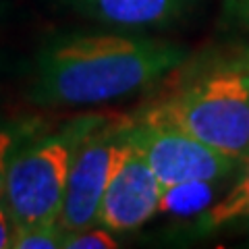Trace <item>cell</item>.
I'll list each match as a JSON object with an SVG mask.
<instances>
[{"label":"cell","mask_w":249,"mask_h":249,"mask_svg":"<svg viewBox=\"0 0 249 249\" xmlns=\"http://www.w3.org/2000/svg\"><path fill=\"white\" fill-rule=\"evenodd\" d=\"M133 121L116 116H89L77 142L60 227L69 232L85 231L98 220L104 191L121 168L131 147Z\"/></svg>","instance_id":"277c9868"},{"label":"cell","mask_w":249,"mask_h":249,"mask_svg":"<svg viewBox=\"0 0 249 249\" xmlns=\"http://www.w3.org/2000/svg\"><path fill=\"white\" fill-rule=\"evenodd\" d=\"M131 139L145 156L162 187L185 181H222L241 166V160L216 152L181 129L154 123L145 116L133 123Z\"/></svg>","instance_id":"5b68a950"},{"label":"cell","mask_w":249,"mask_h":249,"mask_svg":"<svg viewBox=\"0 0 249 249\" xmlns=\"http://www.w3.org/2000/svg\"><path fill=\"white\" fill-rule=\"evenodd\" d=\"M88 121L89 116L77 119L62 131L19 143L15 150L0 197L15 227L58 222L73 154Z\"/></svg>","instance_id":"3957f363"},{"label":"cell","mask_w":249,"mask_h":249,"mask_svg":"<svg viewBox=\"0 0 249 249\" xmlns=\"http://www.w3.org/2000/svg\"><path fill=\"white\" fill-rule=\"evenodd\" d=\"M13 232H15V224L13 218L9 214V210L0 199V249H9L11 241H13Z\"/></svg>","instance_id":"5bb4252c"},{"label":"cell","mask_w":249,"mask_h":249,"mask_svg":"<svg viewBox=\"0 0 249 249\" xmlns=\"http://www.w3.org/2000/svg\"><path fill=\"white\" fill-rule=\"evenodd\" d=\"M224 17L229 25L249 34V0H224Z\"/></svg>","instance_id":"4fadbf2b"},{"label":"cell","mask_w":249,"mask_h":249,"mask_svg":"<svg viewBox=\"0 0 249 249\" xmlns=\"http://www.w3.org/2000/svg\"><path fill=\"white\" fill-rule=\"evenodd\" d=\"M197 227L201 232H214L229 227H249V156L241 162L237 183L222 199L199 214Z\"/></svg>","instance_id":"ba28073f"},{"label":"cell","mask_w":249,"mask_h":249,"mask_svg":"<svg viewBox=\"0 0 249 249\" xmlns=\"http://www.w3.org/2000/svg\"><path fill=\"white\" fill-rule=\"evenodd\" d=\"M143 116L243 162L249 156V73L241 69L208 73Z\"/></svg>","instance_id":"7a4b0ae2"},{"label":"cell","mask_w":249,"mask_h":249,"mask_svg":"<svg viewBox=\"0 0 249 249\" xmlns=\"http://www.w3.org/2000/svg\"><path fill=\"white\" fill-rule=\"evenodd\" d=\"M77 13L123 29L164 27L185 17L197 0H65Z\"/></svg>","instance_id":"52a82bcc"},{"label":"cell","mask_w":249,"mask_h":249,"mask_svg":"<svg viewBox=\"0 0 249 249\" xmlns=\"http://www.w3.org/2000/svg\"><path fill=\"white\" fill-rule=\"evenodd\" d=\"M19 143H21V135L13 127H0V197H2L4 191L6 173H9L13 154L19 147Z\"/></svg>","instance_id":"7c38bea8"},{"label":"cell","mask_w":249,"mask_h":249,"mask_svg":"<svg viewBox=\"0 0 249 249\" xmlns=\"http://www.w3.org/2000/svg\"><path fill=\"white\" fill-rule=\"evenodd\" d=\"M67 231L60 222H37L29 227H15L13 249H58L65 245Z\"/></svg>","instance_id":"30bf717a"},{"label":"cell","mask_w":249,"mask_h":249,"mask_svg":"<svg viewBox=\"0 0 249 249\" xmlns=\"http://www.w3.org/2000/svg\"><path fill=\"white\" fill-rule=\"evenodd\" d=\"M65 249H114L119 247L116 239L108 229H85L77 232H69L65 239Z\"/></svg>","instance_id":"8fae6325"},{"label":"cell","mask_w":249,"mask_h":249,"mask_svg":"<svg viewBox=\"0 0 249 249\" xmlns=\"http://www.w3.org/2000/svg\"><path fill=\"white\" fill-rule=\"evenodd\" d=\"M160 196L158 177L131 139L127 158L104 191L96 222L112 232L135 231L158 212Z\"/></svg>","instance_id":"8992f818"},{"label":"cell","mask_w":249,"mask_h":249,"mask_svg":"<svg viewBox=\"0 0 249 249\" xmlns=\"http://www.w3.org/2000/svg\"><path fill=\"white\" fill-rule=\"evenodd\" d=\"M216 181H185L170 187H162L158 212L178 218L204 214L212 206Z\"/></svg>","instance_id":"9c48e42d"},{"label":"cell","mask_w":249,"mask_h":249,"mask_svg":"<svg viewBox=\"0 0 249 249\" xmlns=\"http://www.w3.org/2000/svg\"><path fill=\"white\" fill-rule=\"evenodd\" d=\"M166 40L123 34H79L46 44L36 58L29 98L42 106H91L124 98L185 60Z\"/></svg>","instance_id":"6da1fadb"}]
</instances>
